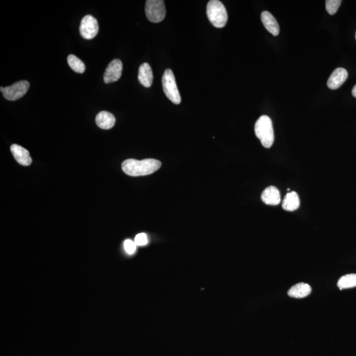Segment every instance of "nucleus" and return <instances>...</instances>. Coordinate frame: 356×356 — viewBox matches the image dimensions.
<instances>
[{
	"label": "nucleus",
	"instance_id": "nucleus-1",
	"mask_svg": "<svg viewBox=\"0 0 356 356\" xmlns=\"http://www.w3.org/2000/svg\"><path fill=\"white\" fill-rule=\"evenodd\" d=\"M161 162L156 159L147 158L142 160L127 159L123 162L121 168L125 174L131 176H143L153 174L160 168Z\"/></svg>",
	"mask_w": 356,
	"mask_h": 356
},
{
	"label": "nucleus",
	"instance_id": "nucleus-2",
	"mask_svg": "<svg viewBox=\"0 0 356 356\" xmlns=\"http://www.w3.org/2000/svg\"><path fill=\"white\" fill-rule=\"evenodd\" d=\"M254 133L262 146L267 149L272 147L274 143V134L273 125L269 117L263 115L257 119L254 125Z\"/></svg>",
	"mask_w": 356,
	"mask_h": 356
},
{
	"label": "nucleus",
	"instance_id": "nucleus-3",
	"mask_svg": "<svg viewBox=\"0 0 356 356\" xmlns=\"http://www.w3.org/2000/svg\"><path fill=\"white\" fill-rule=\"evenodd\" d=\"M206 15L212 25L216 28L225 27L228 21V13L221 1L210 0L206 6Z\"/></svg>",
	"mask_w": 356,
	"mask_h": 356
},
{
	"label": "nucleus",
	"instance_id": "nucleus-4",
	"mask_svg": "<svg viewBox=\"0 0 356 356\" xmlns=\"http://www.w3.org/2000/svg\"><path fill=\"white\" fill-rule=\"evenodd\" d=\"M163 90L167 98L175 104H180L181 96L177 86L174 73L170 69L165 70L162 79Z\"/></svg>",
	"mask_w": 356,
	"mask_h": 356
},
{
	"label": "nucleus",
	"instance_id": "nucleus-5",
	"mask_svg": "<svg viewBox=\"0 0 356 356\" xmlns=\"http://www.w3.org/2000/svg\"><path fill=\"white\" fill-rule=\"evenodd\" d=\"M166 7L163 0H147L145 4V13L152 23L163 21L166 16Z\"/></svg>",
	"mask_w": 356,
	"mask_h": 356
},
{
	"label": "nucleus",
	"instance_id": "nucleus-6",
	"mask_svg": "<svg viewBox=\"0 0 356 356\" xmlns=\"http://www.w3.org/2000/svg\"><path fill=\"white\" fill-rule=\"evenodd\" d=\"M30 87L27 81H20L11 86L0 88L4 98L10 101L19 100L27 93Z\"/></svg>",
	"mask_w": 356,
	"mask_h": 356
},
{
	"label": "nucleus",
	"instance_id": "nucleus-7",
	"mask_svg": "<svg viewBox=\"0 0 356 356\" xmlns=\"http://www.w3.org/2000/svg\"><path fill=\"white\" fill-rule=\"evenodd\" d=\"M99 27L97 20L93 16L87 15L81 20L79 31L85 39H94L99 33Z\"/></svg>",
	"mask_w": 356,
	"mask_h": 356
},
{
	"label": "nucleus",
	"instance_id": "nucleus-8",
	"mask_svg": "<svg viewBox=\"0 0 356 356\" xmlns=\"http://www.w3.org/2000/svg\"><path fill=\"white\" fill-rule=\"evenodd\" d=\"M123 64L121 60L115 59L109 63L104 75V83L106 84L116 82L122 74Z\"/></svg>",
	"mask_w": 356,
	"mask_h": 356
},
{
	"label": "nucleus",
	"instance_id": "nucleus-9",
	"mask_svg": "<svg viewBox=\"0 0 356 356\" xmlns=\"http://www.w3.org/2000/svg\"><path fill=\"white\" fill-rule=\"evenodd\" d=\"M349 76L348 71L343 67H339L333 71L327 81L328 87L332 90L339 89L345 82Z\"/></svg>",
	"mask_w": 356,
	"mask_h": 356
},
{
	"label": "nucleus",
	"instance_id": "nucleus-10",
	"mask_svg": "<svg viewBox=\"0 0 356 356\" xmlns=\"http://www.w3.org/2000/svg\"><path fill=\"white\" fill-rule=\"evenodd\" d=\"M10 150H11L14 158L19 164L26 166H29L31 164L32 158L27 149L20 145L13 144L10 147Z\"/></svg>",
	"mask_w": 356,
	"mask_h": 356
},
{
	"label": "nucleus",
	"instance_id": "nucleus-11",
	"mask_svg": "<svg viewBox=\"0 0 356 356\" xmlns=\"http://www.w3.org/2000/svg\"><path fill=\"white\" fill-rule=\"evenodd\" d=\"M261 200L268 205H278L281 202L279 190L274 186L268 187L262 192Z\"/></svg>",
	"mask_w": 356,
	"mask_h": 356
},
{
	"label": "nucleus",
	"instance_id": "nucleus-12",
	"mask_svg": "<svg viewBox=\"0 0 356 356\" xmlns=\"http://www.w3.org/2000/svg\"><path fill=\"white\" fill-rule=\"evenodd\" d=\"M261 21L265 29L272 35L278 36L280 33V27L277 21L270 12L263 11L261 13Z\"/></svg>",
	"mask_w": 356,
	"mask_h": 356
},
{
	"label": "nucleus",
	"instance_id": "nucleus-13",
	"mask_svg": "<svg viewBox=\"0 0 356 356\" xmlns=\"http://www.w3.org/2000/svg\"><path fill=\"white\" fill-rule=\"evenodd\" d=\"M138 79L141 84L149 88L153 84V74L152 69L148 63H143L139 69Z\"/></svg>",
	"mask_w": 356,
	"mask_h": 356
},
{
	"label": "nucleus",
	"instance_id": "nucleus-14",
	"mask_svg": "<svg viewBox=\"0 0 356 356\" xmlns=\"http://www.w3.org/2000/svg\"><path fill=\"white\" fill-rule=\"evenodd\" d=\"M96 123L101 129H110L114 126L116 118L111 113L102 111L97 115Z\"/></svg>",
	"mask_w": 356,
	"mask_h": 356
},
{
	"label": "nucleus",
	"instance_id": "nucleus-15",
	"mask_svg": "<svg viewBox=\"0 0 356 356\" xmlns=\"http://www.w3.org/2000/svg\"><path fill=\"white\" fill-rule=\"evenodd\" d=\"M311 292V286L308 284L298 283L292 286L289 290H288V294L290 297L295 298H304L309 296Z\"/></svg>",
	"mask_w": 356,
	"mask_h": 356
},
{
	"label": "nucleus",
	"instance_id": "nucleus-16",
	"mask_svg": "<svg viewBox=\"0 0 356 356\" xmlns=\"http://www.w3.org/2000/svg\"><path fill=\"white\" fill-rule=\"evenodd\" d=\"M300 205V200L297 193H288L282 202V208L287 211L292 212L297 210Z\"/></svg>",
	"mask_w": 356,
	"mask_h": 356
},
{
	"label": "nucleus",
	"instance_id": "nucleus-17",
	"mask_svg": "<svg viewBox=\"0 0 356 356\" xmlns=\"http://www.w3.org/2000/svg\"><path fill=\"white\" fill-rule=\"evenodd\" d=\"M337 285L341 290L356 287V274H346L342 276Z\"/></svg>",
	"mask_w": 356,
	"mask_h": 356
},
{
	"label": "nucleus",
	"instance_id": "nucleus-18",
	"mask_svg": "<svg viewBox=\"0 0 356 356\" xmlns=\"http://www.w3.org/2000/svg\"><path fill=\"white\" fill-rule=\"evenodd\" d=\"M67 63L69 67L73 69L75 72L83 73L85 71V65L84 63L78 58L75 55L71 54L67 57Z\"/></svg>",
	"mask_w": 356,
	"mask_h": 356
},
{
	"label": "nucleus",
	"instance_id": "nucleus-19",
	"mask_svg": "<svg viewBox=\"0 0 356 356\" xmlns=\"http://www.w3.org/2000/svg\"><path fill=\"white\" fill-rule=\"evenodd\" d=\"M326 10L330 15H335L341 5V0H327L326 1Z\"/></svg>",
	"mask_w": 356,
	"mask_h": 356
},
{
	"label": "nucleus",
	"instance_id": "nucleus-20",
	"mask_svg": "<svg viewBox=\"0 0 356 356\" xmlns=\"http://www.w3.org/2000/svg\"><path fill=\"white\" fill-rule=\"evenodd\" d=\"M124 248L127 254H133L136 250L137 245L135 242L131 240H126L124 242Z\"/></svg>",
	"mask_w": 356,
	"mask_h": 356
},
{
	"label": "nucleus",
	"instance_id": "nucleus-21",
	"mask_svg": "<svg viewBox=\"0 0 356 356\" xmlns=\"http://www.w3.org/2000/svg\"><path fill=\"white\" fill-rule=\"evenodd\" d=\"M134 242L137 246H143L148 243V239H147L146 234L141 233L137 234L136 237L135 238Z\"/></svg>",
	"mask_w": 356,
	"mask_h": 356
},
{
	"label": "nucleus",
	"instance_id": "nucleus-22",
	"mask_svg": "<svg viewBox=\"0 0 356 356\" xmlns=\"http://www.w3.org/2000/svg\"><path fill=\"white\" fill-rule=\"evenodd\" d=\"M353 95L356 98V85L353 87Z\"/></svg>",
	"mask_w": 356,
	"mask_h": 356
},
{
	"label": "nucleus",
	"instance_id": "nucleus-23",
	"mask_svg": "<svg viewBox=\"0 0 356 356\" xmlns=\"http://www.w3.org/2000/svg\"></svg>",
	"mask_w": 356,
	"mask_h": 356
}]
</instances>
